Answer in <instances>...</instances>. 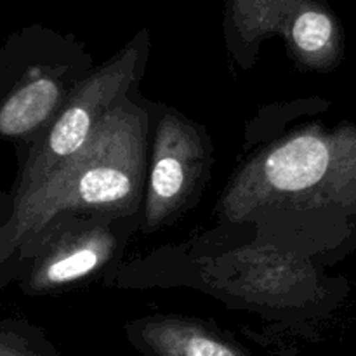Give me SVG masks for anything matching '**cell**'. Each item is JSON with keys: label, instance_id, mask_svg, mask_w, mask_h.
Returning <instances> with one entry per match:
<instances>
[{"label": "cell", "instance_id": "obj_1", "mask_svg": "<svg viewBox=\"0 0 356 356\" xmlns=\"http://www.w3.org/2000/svg\"><path fill=\"white\" fill-rule=\"evenodd\" d=\"M148 115L129 99L108 110L87 145L26 197L17 198L2 254L40 235L65 214L131 216L145 193Z\"/></svg>", "mask_w": 356, "mask_h": 356}, {"label": "cell", "instance_id": "obj_2", "mask_svg": "<svg viewBox=\"0 0 356 356\" xmlns=\"http://www.w3.org/2000/svg\"><path fill=\"white\" fill-rule=\"evenodd\" d=\"M219 211L232 222L273 211L356 214V124L312 125L275 143L233 177Z\"/></svg>", "mask_w": 356, "mask_h": 356}, {"label": "cell", "instance_id": "obj_3", "mask_svg": "<svg viewBox=\"0 0 356 356\" xmlns=\"http://www.w3.org/2000/svg\"><path fill=\"white\" fill-rule=\"evenodd\" d=\"M145 49L146 35L143 33L72 90L65 106L31 152L17 198L31 193L45 177L87 145L108 110L124 99L129 86L134 82Z\"/></svg>", "mask_w": 356, "mask_h": 356}, {"label": "cell", "instance_id": "obj_4", "mask_svg": "<svg viewBox=\"0 0 356 356\" xmlns=\"http://www.w3.org/2000/svg\"><path fill=\"white\" fill-rule=\"evenodd\" d=\"M204 136L174 113L160 120L145 205L146 232L162 228L193 197L207 169Z\"/></svg>", "mask_w": 356, "mask_h": 356}, {"label": "cell", "instance_id": "obj_5", "mask_svg": "<svg viewBox=\"0 0 356 356\" xmlns=\"http://www.w3.org/2000/svg\"><path fill=\"white\" fill-rule=\"evenodd\" d=\"M117 240L101 222L87 221L63 233L42 256L30 278L37 292L59 291L99 271L113 256Z\"/></svg>", "mask_w": 356, "mask_h": 356}, {"label": "cell", "instance_id": "obj_6", "mask_svg": "<svg viewBox=\"0 0 356 356\" xmlns=\"http://www.w3.org/2000/svg\"><path fill=\"white\" fill-rule=\"evenodd\" d=\"M282 35L306 68L332 70L343 59V28L336 14L318 0H294Z\"/></svg>", "mask_w": 356, "mask_h": 356}, {"label": "cell", "instance_id": "obj_7", "mask_svg": "<svg viewBox=\"0 0 356 356\" xmlns=\"http://www.w3.org/2000/svg\"><path fill=\"white\" fill-rule=\"evenodd\" d=\"M139 344L153 356H247L207 327L183 318H149L136 327Z\"/></svg>", "mask_w": 356, "mask_h": 356}, {"label": "cell", "instance_id": "obj_8", "mask_svg": "<svg viewBox=\"0 0 356 356\" xmlns=\"http://www.w3.org/2000/svg\"><path fill=\"white\" fill-rule=\"evenodd\" d=\"M68 97L58 80L38 75L14 90L0 106V134L24 138L59 113Z\"/></svg>", "mask_w": 356, "mask_h": 356}, {"label": "cell", "instance_id": "obj_9", "mask_svg": "<svg viewBox=\"0 0 356 356\" xmlns=\"http://www.w3.org/2000/svg\"><path fill=\"white\" fill-rule=\"evenodd\" d=\"M294 0H228L233 30L245 44L282 33Z\"/></svg>", "mask_w": 356, "mask_h": 356}, {"label": "cell", "instance_id": "obj_10", "mask_svg": "<svg viewBox=\"0 0 356 356\" xmlns=\"http://www.w3.org/2000/svg\"><path fill=\"white\" fill-rule=\"evenodd\" d=\"M0 356H33L28 350L24 348L16 346V344L2 343L0 341Z\"/></svg>", "mask_w": 356, "mask_h": 356}]
</instances>
